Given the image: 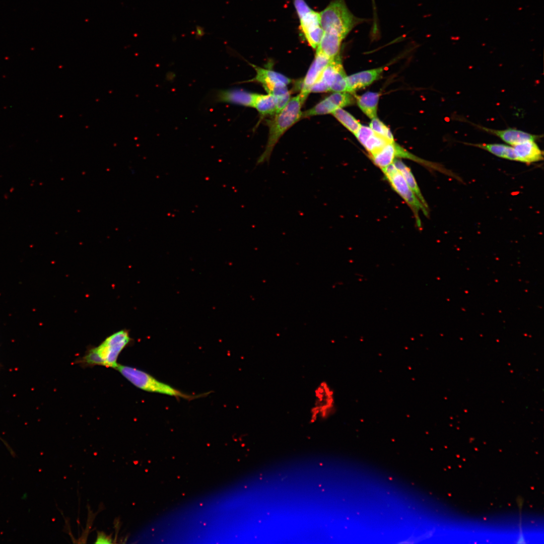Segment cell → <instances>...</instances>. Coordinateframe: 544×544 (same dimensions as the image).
Here are the masks:
<instances>
[{
    "label": "cell",
    "instance_id": "10",
    "mask_svg": "<svg viewBox=\"0 0 544 544\" xmlns=\"http://www.w3.org/2000/svg\"><path fill=\"white\" fill-rule=\"evenodd\" d=\"M332 59L316 50L314 60L303 80L300 93L308 97L310 87L318 80Z\"/></svg>",
    "mask_w": 544,
    "mask_h": 544
},
{
    "label": "cell",
    "instance_id": "6",
    "mask_svg": "<svg viewBox=\"0 0 544 544\" xmlns=\"http://www.w3.org/2000/svg\"><path fill=\"white\" fill-rule=\"evenodd\" d=\"M300 22V32L313 49L318 46L323 35L320 14L313 10L304 0H293Z\"/></svg>",
    "mask_w": 544,
    "mask_h": 544
},
{
    "label": "cell",
    "instance_id": "9",
    "mask_svg": "<svg viewBox=\"0 0 544 544\" xmlns=\"http://www.w3.org/2000/svg\"><path fill=\"white\" fill-rule=\"evenodd\" d=\"M354 98L348 92H333L311 108L302 112V118L331 113L338 108L352 105Z\"/></svg>",
    "mask_w": 544,
    "mask_h": 544
},
{
    "label": "cell",
    "instance_id": "8",
    "mask_svg": "<svg viewBox=\"0 0 544 544\" xmlns=\"http://www.w3.org/2000/svg\"><path fill=\"white\" fill-rule=\"evenodd\" d=\"M315 401L311 410V420H325L335 411V398L332 388L325 382L321 383L315 390Z\"/></svg>",
    "mask_w": 544,
    "mask_h": 544
},
{
    "label": "cell",
    "instance_id": "4",
    "mask_svg": "<svg viewBox=\"0 0 544 544\" xmlns=\"http://www.w3.org/2000/svg\"><path fill=\"white\" fill-rule=\"evenodd\" d=\"M124 378L137 387L144 391L165 394L177 398L191 400L206 395H190L160 382L149 374L129 366L118 364L115 368Z\"/></svg>",
    "mask_w": 544,
    "mask_h": 544
},
{
    "label": "cell",
    "instance_id": "17",
    "mask_svg": "<svg viewBox=\"0 0 544 544\" xmlns=\"http://www.w3.org/2000/svg\"><path fill=\"white\" fill-rule=\"evenodd\" d=\"M464 144L484 150L500 158L516 161V157L513 146L502 144Z\"/></svg>",
    "mask_w": 544,
    "mask_h": 544
},
{
    "label": "cell",
    "instance_id": "23",
    "mask_svg": "<svg viewBox=\"0 0 544 544\" xmlns=\"http://www.w3.org/2000/svg\"><path fill=\"white\" fill-rule=\"evenodd\" d=\"M347 76L343 65L339 67L334 80L330 86V91L333 92H347Z\"/></svg>",
    "mask_w": 544,
    "mask_h": 544
},
{
    "label": "cell",
    "instance_id": "7",
    "mask_svg": "<svg viewBox=\"0 0 544 544\" xmlns=\"http://www.w3.org/2000/svg\"><path fill=\"white\" fill-rule=\"evenodd\" d=\"M381 170L392 188L410 206L416 215L420 211L425 215H428V209L417 197L393 163Z\"/></svg>",
    "mask_w": 544,
    "mask_h": 544
},
{
    "label": "cell",
    "instance_id": "18",
    "mask_svg": "<svg viewBox=\"0 0 544 544\" xmlns=\"http://www.w3.org/2000/svg\"><path fill=\"white\" fill-rule=\"evenodd\" d=\"M253 108L256 109L261 116L274 115L277 110L276 98L268 93H256Z\"/></svg>",
    "mask_w": 544,
    "mask_h": 544
},
{
    "label": "cell",
    "instance_id": "2",
    "mask_svg": "<svg viewBox=\"0 0 544 544\" xmlns=\"http://www.w3.org/2000/svg\"><path fill=\"white\" fill-rule=\"evenodd\" d=\"M307 96L300 92L291 98L286 105L268 122L269 132L264 151L256 161V165L268 162L272 152L283 135L302 118L301 108Z\"/></svg>",
    "mask_w": 544,
    "mask_h": 544
},
{
    "label": "cell",
    "instance_id": "26",
    "mask_svg": "<svg viewBox=\"0 0 544 544\" xmlns=\"http://www.w3.org/2000/svg\"><path fill=\"white\" fill-rule=\"evenodd\" d=\"M205 34V28L199 25H196L195 26V36L196 39L201 38Z\"/></svg>",
    "mask_w": 544,
    "mask_h": 544
},
{
    "label": "cell",
    "instance_id": "27",
    "mask_svg": "<svg viewBox=\"0 0 544 544\" xmlns=\"http://www.w3.org/2000/svg\"><path fill=\"white\" fill-rule=\"evenodd\" d=\"M110 540L109 537L100 534V535H98L96 543H110L111 542L110 541Z\"/></svg>",
    "mask_w": 544,
    "mask_h": 544
},
{
    "label": "cell",
    "instance_id": "3",
    "mask_svg": "<svg viewBox=\"0 0 544 544\" xmlns=\"http://www.w3.org/2000/svg\"><path fill=\"white\" fill-rule=\"evenodd\" d=\"M130 341L128 330L117 331L106 338L98 346L90 349L82 358L81 363L87 366L101 365L115 369L118 364L119 354Z\"/></svg>",
    "mask_w": 544,
    "mask_h": 544
},
{
    "label": "cell",
    "instance_id": "13",
    "mask_svg": "<svg viewBox=\"0 0 544 544\" xmlns=\"http://www.w3.org/2000/svg\"><path fill=\"white\" fill-rule=\"evenodd\" d=\"M342 63L339 56L331 60L323 71L318 80L310 87V93H324L330 91L337 71Z\"/></svg>",
    "mask_w": 544,
    "mask_h": 544
},
{
    "label": "cell",
    "instance_id": "5",
    "mask_svg": "<svg viewBox=\"0 0 544 544\" xmlns=\"http://www.w3.org/2000/svg\"><path fill=\"white\" fill-rule=\"evenodd\" d=\"M250 64L254 69L256 75L246 82L259 83L268 94L274 96L277 99V112H278L291 98V93L287 87V85L291 82V79L273 70Z\"/></svg>",
    "mask_w": 544,
    "mask_h": 544
},
{
    "label": "cell",
    "instance_id": "15",
    "mask_svg": "<svg viewBox=\"0 0 544 544\" xmlns=\"http://www.w3.org/2000/svg\"><path fill=\"white\" fill-rule=\"evenodd\" d=\"M383 71V67L374 69L359 72L347 76L348 93L366 87L378 80Z\"/></svg>",
    "mask_w": 544,
    "mask_h": 544
},
{
    "label": "cell",
    "instance_id": "21",
    "mask_svg": "<svg viewBox=\"0 0 544 544\" xmlns=\"http://www.w3.org/2000/svg\"><path fill=\"white\" fill-rule=\"evenodd\" d=\"M334 117L354 135L361 124L351 114L343 108H338L332 113Z\"/></svg>",
    "mask_w": 544,
    "mask_h": 544
},
{
    "label": "cell",
    "instance_id": "22",
    "mask_svg": "<svg viewBox=\"0 0 544 544\" xmlns=\"http://www.w3.org/2000/svg\"><path fill=\"white\" fill-rule=\"evenodd\" d=\"M389 143L391 142L374 131L363 146L371 155L377 152Z\"/></svg>",
    "mask_w": 544,
    "mask_h": 544
},
{
    "label": "cell",
    "instance_id": "16",
    "mask_svg": "<svg viewBox=\"0 0 544 544\" xmlns=\"http://www.w3.org/2000/svg\"><path fill=\"white\" fill-rule=\"evenodd\" d=\"M379 96V93L373 92H367L361 96H356L358 106L371 119L377 117Z\"/></svg>",
    "mask_w": 544,
    "mask_h": 544
},
{
    "label": "cell",
    "instance_id": "11",
    "mask_svg": "<svg viewBox=\"0 0 544 544\" xmlns=\"http://www.w3.org/2000/svg\"><path fill=\"white\" fill-rule=\"evenodd\" d=\"M473 124L480 129L499 138L506 144L511 146H515L527 140L536 141L540 138V135L533 134L516 128H508L504 129H495L480 125Z\"/></svg>",
    "mask_w": 544,
    "mask_h": 544
},
{
    "label": "cell",
    "instance_id": "19",
    "mask_svg": "<svg viewBox=\"0 0 544 544\" xmlns=\"http://www.w3.org/2000/svg\"><path fill=\"white\" fill-rule=\"evenodd\" d=\"M395 141L389 143L377 152L370 155L372 161L380 169L392 164L395 160Z\"/></svg>",
    "mask_w": 544,
    "mask_h": 544
},
{
    "label": "cell",
    "instance_id": "20",
    "mask_svg": "<svg viewBox=\"0 0 544 544\" xmlns=\"http://www.w3.org/2000/svg\"><path fill=\"white\" fill-rule=\"evenodd\" d=\"M393 164L400 173L409 186L415 193L417 197L422 203L428 208L427 203L422 194L415 178L411 169L400 160L395 159Z\"/></svg>",
    "mask_w": 544,
    "mask_h": 544
},
{
    "label": "cell",
    "instance_id": "24",
    "mask_svg": "<svg viewBox=\"0 0 544 544\" xmlns=\"http://www.w3.org/2000/svg\"><path fill=\"white\" fill-rule=\"evenodd\" d=\"M375 132L382 136L388 141H394L393 134L389 128L377 117L372 119L369 126Z\"/></svg>",
    "mask_w": 544,
    "mask_h": 544
},
{
    "label": "cell",
    "instance_id": "25",
    "mask_svg": "<svg viewBox=\"0 0 544 544\" xmlns=\"http://www.w3.org/2000/svg\"><path fill=\"white\" fill-rule=\"evenodd\" d=\"M373 132L374 131L370 127L361 125L355 135L363 146L367 139Z\"/></svg>",
    "mask_w": 544,
    "mask_h": 544
},
{
    "label": "cell",
    "instance_id": "12",
    "mask_svg": "<svg viewBox=\"0 0 544 544\" xmlns=\"http://www.w3.org/2000/svg\"><path fill=\"white\" fill-rule=\"evenodd\" d=\"M256 95L241 89L220 90L215 93L214 100L253 108Z\"/></svg>",
    "mask_w": 544,
    "mask_h": 544
},
{
    "label": "cell",
    "instance_id": "14",
    "mask_svg": "<svg viewBox=\"0 0 544 544\" xmlns=\"http://www.w3.org/2000/svg\"><path fill=\"white\" fill-rule=\"evenodd\" d=\"M513 147L516 157V161L530 164L543 159V151L539 148L535 140H527Z\"/></svg>",
    "mask_w": 544,
    "mask_h": 544
},
{
    "label": "cell",
    "instance_id": "1",
    "mask_svg": "<svg viewBox=\"0 0 544 544\" xmlns=\"http://www.w3.org/2000/svg\"><path fill=\"white\" fill-rule=\"evenodd\" d=\"M319 14L323 35L316 50L333 58L339 55L343 40L364 20L354 16L344 0L332 1Z\"/></svg>",
    "mask_w": 544,
    "mask_h": 544
}]
</instances>
